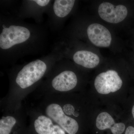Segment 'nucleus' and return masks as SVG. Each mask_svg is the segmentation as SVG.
Segmentation results:
<instances>
[{"label": "nucleus", "instance_id": "nucleus-10", "mask_svg": "<svg viewBox=\"0 0 134 134\" xmlns=\"http://www.w3.org/2000/svg\"><path fill=\"white\" fill-rule=\"evenodd\" d=\"M73 58L76 63L86 68H95L100 61L98 55L92 52L86 50L77 51L74 54Z\"/></svg>", "mask_w": 134, "mask_h": 134}, {"label": "nucleus", "instance_id": "nucleus-8", "mask_svg": "<svg viewBox=\"0 0 134 134\" xmlns=\"http://www.w3.org/2000/svg\"><path fill=\"white\" fill-rule=\"evenodd\" d=\"M33 126L38 134H66V132L47 115L39 113L32 119Z\"/></svg>", "mask_w": 134, "mask_h": 134}, {"label": "nucleus", "instance_id": "nucleus-9", "mask_svg": "<svg viewBox=\"0 0 134 134\" xmlns=\"http://www.w3.org/2000/svg\"><path fill=\"white\" fill-rule=\"evenodd\" d=\"M96 126L100 130L110 129L113 134H122L125 129L124 123H115L113 117L107 112L99 114L96 120Z\"/></svg>", "mask_w": 134, "mask_h": 134}, {"label": "nucleus", "instance_id": "nucleus-1", "mask_svg": "<svg viewBox=\"0 0 134 134\" xmlns=\"http://www.w3.org/2000/svg\"><path fill=\"white\" fill-rule=\"evenodd\" d=\"M47 69V63L40 59L35 60L25 65L15 77L16 88L22 91L31 88L43 78Z\"/></svg>", "mask_w": 134, "mask_h": 134}, {"label": "nucleus", "instance_id": "nucleus-2", "mask_svg": "<svg viewBox=\"0 0 134 134\" xmlns=\"http://www.w3.org/2000/svg\"><path fill=\"white\" fill-rule=\"evenodd\" d=\"M43 107L42 113L61 127L68 134H76L78 132L79 126L77 121L65 115L57 99L47 100Z\"/></svg>", "mask_w": 134, "mask_h": 134}, {"label": "nucleus", "instance_id": "nucleus-3", "mask_svg": "<svg viewBox=\"0 0 134 134\" xmlns=\"http://www.w3.org/2000/svg\"><path fill=\"white\" fill-rule=\"evenodd\" d=\"M31 36V32L25 26L16 25L4 26L0 34V48L9 50L26 43Z\"/></svg>", "mask_w": 134, "mask_h": 134}, {"label": "nucleus", "instance_id": "nucleus-11", "mask_svg": "<svg viewBox=\"0 0 134 134\" xmlns=\"http://www.w3.org/2000/svg\"><path fill=\"white\" fill-rule=\"evenodd\" d=\"M19 117L15 112H7L0 119V134H10L12 130L20 122Z\"/></svg>", "mask_w": 134, "mask_h": 134}, {"label": "nucleus", "instance_id": "nucleus-7", "mask_svg": "<svg viewBox=\"0 0 134 134\" xmlns=\"http://www.w3.org/2000/svg\"><path fill=\"white\" fill-rule=\"evenodd\" d=\"M87 35L90 41L98 47L110 46L112 37L109 30L104 26L98 23L91 24L87 30Z\"/></svg>", "mask_w": 134, "mask_h": 134}, {"label": "nucleus", "instance_id": "nucleus-12", "mask_svg": "<svg viewBox=\"0 0 134 134\" xmlns=\"http://www.w3.org/2000/svg\"><path fill=\"white\" fill-rule=\"evenodd\" d=\"M75 1L74 0H56L53 5L54 14L60 18L66 16L74 7Z\"/></svg>", "mask_w": 134, "mask_h": 134}, {"label": "nucleus", "instance_id": "nucleus-16", "mask_svg": "<svg viewBox=\"0 0 134 134\" xmlns=\"http://www.w3.org/2000/svg\"><path fill=\"white\" fill-rule=\"evenodd\" d=\"M132 115H133V118L134 119V105L133 106V108H132Z\"/></svg>", "mask_w": 134, "mask_h": 134}, {"label": "nucleus", "instance_id": "nucleus-5", "mask_svg": "<svg viewBox=\"0 0 134 134\" xmlns=\"http://www.w3.org/2000/svg\"><path fill=\"white\" fill-rule=\"evenodd\" d=\"M98 14L104 21L112 24L122 22L128 14L127 8L123 5L114 6L108 2L101 3L99 7Z\"/></svg>", "mask_w": 134, "mask_h": 134}, {"label": "nucleus", "instance_id": "nucleus-15", "mask_svg": "<svg viewBox=\"0 0 134 134\" xmlns=\"http://www.w3.org/2000/svg\"><path fill=\"white\" fill-rule=\"evenodd\" d=\"M125 134H134V127L132 126H130L127 128Z\"/></svg>", "mask_w": 134, "mask_h": 134}, {"label": "nucleus", "instance_id": "nucleus-14", "mask_svg": "<svg viewBox=\"0 0 134 134\" xmlns=\"http://www.w3.org/2000/svg\"><path fill=\"white\" fill-rule=\"evenodd\" d=\"M36 3L38 6L41 7H45L48 5L51 1L49 0H35L32 1Z\"/></svg>", "mask_w": 134, "mask_h": 134}, {"label": "nucleus", "instance_id": "nucleus-4", "mask_svg": "<svg viewBox=\"0 0 134 134\" xmlns=\"http://www.w3.org/2000/svg\"><path fill=\"white\" fill-rule=\"evenodd\" d=\"M122 79L116 71L108 70L96 77L94 86L99 93L107 94L119 90L122 86Z\"/></svg>", "mask_w": 134, "mask_h": 134}, {"label": "nucleus", "instance_id": "nucleus-13", "mask_svg": "<svg viewBox=\"0 0 134 134\" xmlns=\"http://www.w3.org/2000/svg\"><path fill=\"white\" fill-rule=\"evenodd\" d=\"M59 104L61 106L63 111L65 115L70 117V116L72 115H74L75 117H77L78 116V114H77L75 112L74 107L72 105L67 104L62 106L60 103Z\"/></svg>", "mask_w": 134, "mask_h": 134}, {"label": "nucleus", "instance_id": "nucleus-6", "mask_svg": "<svg viewBox=\"0 0 134 134\" xmlns=\"http://www.w3.org/2000/svg\"><path fill=\"white\" fill-rule=\"evenodd\" d=\"M77 83V77L71 70H64L53 77L50 83L51 90L54 92H66L75 88Z\"/></svg>", "mask_w": 134, "mask_h": 134}]
</instances>
